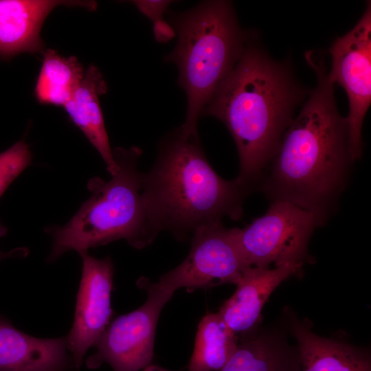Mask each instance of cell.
Segmentation results:
<instances>
[{
  "mask_svg": "<svg viewBox=\"0 0 371 371\" xmlns=\"http://www.w3.org/2000/svg\"><path fill=\"white\" fill-rule=\"evenodd\" d=\"M144 194L159 230L183 240L199 227L239 220L251 191L236 179L219 176L208 161L199 135L179 129L161 143L152 168L142 173Z\"/></svg>",
  "mask_w": 371,
  "mask_h": 371,
  "instance_id": "cell-3",
  "label": "cell"
},
{
  "mask_svg": "<svg viewBox=\"0 0 371 371\" xmlns=\"http://www.w3.org/2000/svg\"><path fill=\"white\" fill-rule=\"evenodd\" d=\"M84 74L82 66L76 57H65L54 49H46L34 87L36 100L41 104L63 106Z\"/></svg>",
  "mask_w": 371,
  "mask_h": 371,
  "instance_id": "cell-18",
  "label": "cell"
},
{
  "mask_svg": "<svg viewBox=\"0 0 371 371\" xmlns=\"http://www.w3.org/2000/svg\"><path fill=\"white\" fill-rule=\"evenodd\" d=\"M332 67L328 78L346 91L349 100L350 150L355 161L361 157L363 122L371 103V4L346 34L337 38L329 49Z\"/></svg>",
  "mask_w": 371,
  "mask_h": 371,
  "instance_id": "cell-9",
  "label": "cell"
},
{
  "mask_svg": "<svg viewBox=\"0 0 371 371\" xmlns=\"http://www.w3.org/2000/svg\"><path fill=\"white\" fill-rule=\"evenodd\" d=\"M28 144L22 139L0 153V197L15 179L32 163Z\"/></svg>",
  "mask_w": 371,
  "mask_h": 371,
  "instance_id": "cell-19",
  "label": "cell"
},
{
  "mask_svg": "<svg viewBox=\"0 0 371 371\" xmlns=\"http://www.w3.org/2000/svg\"><path fill=\"white\" fill-rule=\"evenodd\" d=\"M107 86L99 69L90 65L74 93L63 106L70 120L83 133L104 161L107 171H117L106 131L100 96L106 93Z\"/></svg>",
  "mask_w": 371,
  "mask_h": 371,
  "instance_id": "cell-16",
  "label": "cell"
},
{
  "mask_svg": "<svg viewBox=\"0 0 371 371\" xmlns=\"http://www.w3.org/2000/svg\"><path fill=\"white\" fill-rule=\"evenodd\" d=\"M319 227L315 216L291 203L271 201L265 214L243 229L236 237L249 267L269 268L309 262L308 247Z\"/></svg>",
  "mask_w": 371,
  "mask_h": 371,
  "instance_id": "cell-7",
  "label": "cell"
},
{
  "mask_svg": "<svg viewBox=\"0 0 371 371\" xmlns=\"http://www.w3.org/2000/svg\"><path fill=\"white\" fill-rule=\"evenodd\" d=\"M304 95L285 65L245 44L201 111V116H213L228 128L239 155L236 179L251 192L257 189Z\"/></svg>",
  "mask_w": 371,
  "mask_h": 371,
  "instance_id": "cell-2",
  "label": "cell"
},
{
  "mask_svg": "<svg viewBox=\"0 0 371 371\" xmlns=\"http://www.w3.org/2000/svg\"><path fill=\"white\" fill-rule=\"evenodd\" d=\"M154 33L159 42H166L175 35L173 29L163 19L154 23Z\"/></svg>",
  "mask_w": 371,
  "mask_h": 371,
  "instance_id": "cell-22",
  "label": "cell"
},
{
  "mask_svg": "<svg viewBox=\"0 0 371 371\" xmlns=\"http://www.w3.org/2000/svg\"><path fill=\"white\" fill-rule=\"evenodd\" d=\"M288 330L297 341L300 371H371L370 352L346 341L322 337L308 322L288 317Z\"/></svg>",
  "mask_w": 371,
  "mask_h": 371,
  "instance_id": "cell-14",
  "label": "cell"
},
{
  "mask_svg": "<svg viewBox=\"0 0 371 371\" xmlns=\"http://www.w3.org/2000/svg\"><path fill=\"white\" fill-rule=\"evenodd\" d=\"M142 153L135 146L115 148L117 169L111 179H90L87 188L91 195L74 216L63 225L44 229L52 238L48 262L68 251L80 253L117 240L136 249L153 243L160 232L142 189V172L137 168Z\"/></svg>",
  "mask_w": 371,
  "mask_h": 371,
  "instance_id": "cell-4",
  "label": "cell"
},
{
  "mask_svg": "<svg viewBox=\"0 0 371 371\" xmlns=\"http://www.w3.org/2000/svg\"><path fill=\"white\" fill-rule=\"evenodd\" d=\"M238 341L239 336L217 313L206 314L198 326L188 370H220L235 352Z\"/></svg>",
  "mask_w": 371,
  "mask_h": 371,
  "instance_id": "cell-17",
  "label": "cell"
},
{
  "mask_svg": "<svg viewBox=\"0 0 371 371\" xmlns=\"http://www.w3.org/2000/svg\"><path fill=\"white\" fill-rule=\"evenodd\" d=\"M138 9L151 21L161 20V16L170 3L168 1H135Z\"/></svg>",
  "mask_w": 371,
  "mask_h": 371,
  "instance_id": "cell-20",
  "label": "cell"
},
{
  "mask_svg": "<svg viewBox=\"0 0 371 371\" xmlns=\"http://www.w3.org/2000/svg\"><path fill=\"white\" fill-rule=\"evenodd\" d=\"M142 371H170V370H168L161 366L153 365L151 363L150 365L144 368Z\"/></svg>",
  "mask_w": 371,
  "mask_h": 371,
  "instance_id": "cell-23",
  "label": "cell"
},
{
  "mask_svg": "<svg viewBox=\"0 0 371 371\" xmlns=\"http://www.w3.org/2000/svg\"><path fill=\"white\" fill-rule=\"evenodd\" d=\"M317 86L285 131L257 189L271 201L291 203L324 225L344 190L352 160L346 118L339 113L334 84L323 58L306 54Z\"/></svg>",
  "mask_w": 371,
  "mask_h": 371,
  "instance_id": "cell-1",
  "label": "cell"
},
{
  "mask_svg": "<svg viewBox=\"0 0 371 371\" xmlns=\"http://www.w3.org/2000/svg\"><path fill=\"white\" fill-rule=\"evenodd\" d=\"M302 264H287L275 268H247L236 284L234 293L217 313L238 336L260 325L261 311L273 291L284 280L297 274Z\"/></svg>",
  "mask_w": 371,
  "mask_h": 371,
  "instance_id": "cell-11",
  "label": "cell"
},
{
  "mask_svg": "<svg viewBox=\"0 0 371 371\" xmlns=\"http://www.w3.org/2000/svg\"><path fill=\"white\" fill-rule=\"evenodd\" d=\"M240 340L218 371H300L298 348L289 343L284 330L258 326Z\"/></svg>",
  "mask_w": 371,
  "mask_h": 371,
  "instance_id": "cell-15",
  "label": "cell"
},
{
  "mask_svg": "<svg viewBox=\"0 0 371 371\" xmlns=\"http://www.w3.org/2000/svg\"><path fill=\"white\" fill-rule=\"evenodd\" d=\"M191 240L188 256L158 282L172 293L180 288L192 291L236 284L250 267L239 246L236 228H225L222 222L205 225L193 232Z\"/></svg>",
  "mask_w": 371,
  "mask_h": 371,
  "instance_id": "cell-8",
  "label": "cell"
},
{
  "mask_svg": "<svg viewBox=\"0 0 371 371\" xmlns=\"http://www.w3.org/2000/svg\"><path fill=\"white\" fill-rule=\"evenodd\" d=\"M7 228L0 221V238L7 234ZM29 249L25 247L14 248L8 251H3L0 249V261L11 258H25L29 254Z\"/></svg>",
  "mask_w": 371,
  "mask_h": 371,
  "instance_id": "cell-21",
  "label": "cell"
},
{
  "mask_svg": "<svg viewBox=\"0 0 371 371\" xmlns=\"http://www.w3.org/2000/svg\"><path fill=\"white\" fill-rule=\"evenodd\" d=\"M58 5L79 6L90 10L92 1L59 0H0V58H11L22 53L44 52L42 25Z\"/></svg>",
  "mask_w": 371,
  "mask_h": 371,
  "instance_id": "cell-12",
  "label": "cell"
},
{
  "mask_svg": "<svg viewBox=\"0 0 371 371\" xmlns=\"http://www.w3.org/2000/svg\"><path fill=\"white\" fill-rule=\"evenodd\" d=\"M78 254L82 260V276L73 325L67 335L68 350L76 371H80L87 351L110 323L114 274L110 257L98 259L90 256L88 251Z\"/></svg>",
  "mask_w": 371,
  "mask_h": 371,
  "instance_id": "cell-10",
  "label": "cell"
},
{
  "mask_svg": "<svg viewBox=\"0 0 371 371\" xmlns=\"http://www.w3.org/2000/svg\"><path fill=\"white\" fill-rule=\"evenodd\" d=\"M75 370L67 336L42 339L29 335L0 315V371Z\"/></svg>",
  "mask_w": 371,
  "mask_h": 371,
  "instance_id": "cell-13",
  "label": "cell"
},
{
  "mask_svg": "<svg viewBox=\"0 0 371 371\" xmlns=\"http://www.w3.org/2000/svg\"><path fill=\"white\" fill-rule=\"evenodd\" d=\"M174 25L178 42L166 60L177 65L188 98L186 120L179 130L186 136L198 135L201 111L234 67L246 38L225 1L203 2L178 15Z\"/></svg>",
  "mask_w": 371,
  "mask_h": 371,
  "instance_id": "cell-5",
  "label": "cell"
},
{
  "mask_svg": "<svg viewBox=\"0 0 371 371\" xmlns=\"http://www.w3.org/2000/svg\"><path fill=\"white\" fill-rule=\"evenodd\" d=\"M137 285L146 291V301L109 324L93 345L95 352L85 360L88 369L107 363L113 371H140L151 364L159 316L174 293L145 278Z\"/></svg>",
  "mask_w": 371,
  "mask_h": 371,
  "instance_id": "cell-6",
  "label": "cell"
}]
</instances>
